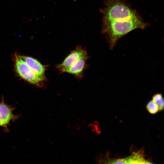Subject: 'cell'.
Listing matches in <instances>:
<instances>
[{
  "label": "cell",
  "mask_w": 164,
  "mask_h": 164,
  "mask_svg": "<svg viewBox=\"0 0 164 164\" xmlns=\"http://www.w3.org/2000/svg\"><path fill=\"white\" fill-rule=\"evenodd\" d=\"M104 6L100 10L103 14L101 31L106 35L111 49L129 32L148 26V23L125 0H104Z\"/></svg>",
  "instance_id": "obj_1"
},
{
  "label": "cell",
  "mask_w": 164,
  "mask_h": 164,
  "mask_svg": "<svg viewBox=\"0 0 164 164\" xmlns=\"http://www.w3.org/2000/svg\"><path fill=\"white\" fill-rule=\"evenodd\" d=\"M15 67L16 73L22 78L30 83L39 87L44 86L46 79L35 73L19 55H15Z\"/></svg>",
  "instance_id": "obj_2"
},
{
  "label": "cell",
  "mask_w": 164,
  "mask_h": 164,
  "mask_svg": "<svg viewBox=\"0 0 164 164\" xmlns=\"http://www.w3.org/2000/svg\"><path fill=\"white\" fill-rule=\"evenodd\" d=\"M87 55V51L81 46H78L70 53L61 63L56 65V68L61 73H63L80 58Z\"/></svg>",
  "instance_id": "obj_3"
},
{
  "label": "cell",
  "mask_w": 164,
  "mask_h": 164,
  "mask_svg": "<svg viewBox=\"0 0 164 164\" xmlns=\"http://www.w3.org/2000/svg\"><path fill=\"white\" fill-rule=\"evenodd\" d=\"M14 109L6 104L3 99L0 102V126L6 132L9 131L8 126L10 122L15 121L19 117V115L13 114Z\"/></svg>",
  "instance_id": "obj_4"
},
{
  "label": "cell",
  "mask_w": 164,
  "mask_h": 164,
  "mask_svg": "<svg viewBox=\"0 0 164 164\" xmlns=\"http://www.w3.org/2000/svg\"><path fill=\"white\" fill-rule=\"evenodd\" d=\"M88 58V55L83 56L63 72L71 74L77 79L80 80L83 77L84 72L86 67V61Z\"/></svg>",
  "instance_id": "obj_5"
},
{
  "label": "cell",
  "mask_w": 164,
  "mask_h": 164,
  "mask_svg": "<svg viewBox=\"0 0 164 164\" xmlns=\"http://www.w3.org/2000/svg\"><path fill=\"white\" fill-rule=\"evenodd\" d=\"M26 63L27 65L35 73L39 76L46 79L45 72L47 66L43 65L36 59L31 57L19 55Z\"/></svg>",
  "instance_id": "obj_6"
},
{
  "label": "cell",
  "mask_w": 164,
  "mask_h": 164,
  "mask_svg": "<svg viewBox=\"0 0 164 164\" xmlns=\"http://www.w3.org/2000/svg\"><path fill=\"white\" fill-rule=\"evenodd\" d=\"M125 164L151 163L145 160L142 154L139 152L135 153L129 156L124 158Z\"/></svg>",
  "instance_id": "obj_7"
},
{
  "label": "cell",
  "mask_w": 164,
  "mask_h": 164,
  "mask_svg": "<svg viewBox=\"0 0 164 164\" xmlns=\"http://www.w3.org/2000/svg\"><path fill=\"white\" fill-rule=\"evenodd\" d=\"M153 101L158 105L159 110L160 111L164 109V99L161 94L157 93L154 94L152 97Z\"/></svg>",
  "instance_id": "obj_8"
},
{
  "label": "cell",
  "mask_w": 164,
  "mask_h": 164,
  "mask_svg": "<svg viewBox=\"0 0 164 164\" xmlns=\"http://www.w3.org/2000/svg\"><path fill=\"white\" fill-rule=\"evenodd\" d=\"M146 108L150 113L153 114H155L159 110L158 105L152 100L150 101L148 103Z\"/></svg>",
  "instance_id": "obj_9"
}]
</instances>
